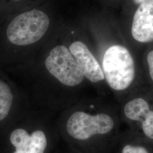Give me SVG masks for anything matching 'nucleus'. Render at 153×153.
<instances>
[{
    "label": "nucleus",
    "instance_id": "nucleus-8",
    "mask_svg": "<svg viewBox=\"0 0 153 153\" xmlns=\"http://www.w3.org/2000/svg\"><path fill=\"white\" fill-rule=\"evenodd\" d=\"M78 65L89 81L98 83L105 79L104 72L86 45L80 41L72 43L69 47Z\"/></svg>",
    "mask_w": 153,
    "mask_h": 153
},
{
    "label": "nucleus",
    "instance_id": "nucleus-6",
    "mask_svg": "<svg viewBox=\"0 0 153 153\" xmlns=\"http://www.w3.org/2000/svg\"><path fill=\"white\" fill-rule=\"evenodd\" d=\"M120 117L129 129L135 131L138 128L144 137L153 141V110L145 99L137 97L127 100Z\"/></svg>",
    "mask_w": 153,
    "mask_h": 153
},
{
    "label": "nucleus",
    "instance_id": "nucleus-9",
    "mask_svg": "<svg viewBox=\"0 0 153 153\" xmlns=\"http://www.w3.org/2000/svg\"><path fill=\"white\" fill-rule=\"evenodd\" d=\"M131 35L141 43L153 41V0H147L140 4L134 15Z\"/></svg>",
    "mask_w": 153,
    "mask_h": 153
},
{
    "label": "nucleus",
    "instance_id": "nucleus-12",
    "mask_svg": "<svg viewBox=\"0 0 153 153\" xmlns=\"http://www.w3.org/2000/svg\"><path fill=\"white\" fill-rule=\"evenodd\" d=\"M59 149V148H58ZM57 149V150L56 151V152L55 153H76V152H74V151L71 150V149H70L68 147H67L66 146L64 150H59V149Z\"/></svg>",
    "mask_w": 153,
    "mask_h": 153
},
{
    "label": "nucleus",
    "instance_id": "nucleus-14",
    "mask_svg": "<svg viewBox=\"0 0 153 153\" xmlns=\"http://www.w3.org/2000/svg\"><path fill=\"white\" fill-rule=\"evenodd\" d=\"M146 1H147V0H133L135 4H141L143 2Z\"/></svg>",
    "mask_w": 153,
    "mask_h": 153
},
{
    "label": "nucleus",
    "instance_id": "nucleus-2",
    "mask_svg": "<svg viewBox=\"0 0 153 153\" xmlns=\"http://www.w3.org/2000/svg\"><path fill=\"white\" fill-rule=\"evenodd\" d=\"M31 104L0 128V153H55L61 140L57 118Z\"/></svg>",
    "mask_w": 153,
    "mask_h": 153
},
{
    "label": "nucleus",
    "instance_id": "nucleus-5",
    "mask_svg": "<svg viewBox=\"0 0 153 153\" xmlns=\"http://www.w3.org/2000/svg\"><path fill=\"white\" fill-rule=\"evenodd\" d=\"M44 65L49 74L64 88H76L83 81L82 71L69 47L64 45H57L51 50Z\"/></svg>",
    "mask_w": 153,
    "mask_h": 153
},
{
    "label": "nucleus",
    "instance_id": "nucleus-10",
    "mask_svg": "<svg viewBox=\"0 0 153 153\" xmlns=\"http://www.w3.org/2000/svg\"><path fill=\"white\" fill-rule=\"evenodd\" d=\"M137 140V133L128 129L121 131L112 153H151Z\"/></svg>",
    "mask_w": 153,
    "mask_h": 153
},
{
    "label": "nucleus",
    "instance_id": "nucleus-3",
    "mask_svg": "<svg viewBox=\"0 0 153 153\" xmlns=\"http://www.w3.org/2000/svg\"><path fill=\"white\" fill-rule=\"evenodd\" d=\"M50 25L48 14L33 6L19 11L11 17L6 27V42L13 48H31L46 34Z\"/></svg>",
    "mask_w": 153,
    "mask_h": 153
},
{
    "label": "nucleus",
    "instance_id": "nucleus-13",
    "mask_svg": "<svg viewBox=\"0 0 153 153\" xmlns=\"http://www.w3.org/2000/svg\"><path fill=\"white\" fill-rule=\"evenodd\" d=\"M6 2H10V4H21L22 2H26L27 0H5Z\"/></svg>",
    "mask_w": 153,
    "mask_h": 153
},
{
    "label": "nucleus",
    "instance_id": "nucleus-1",
    "mask_svg": "<svg viewBox=\"0 0 153 153\" xmlns=\"http://www.w3.org/2000/svg\"><path fill=\"white\" fill-rule=\"evenodd\" d=\"M61 140L76 153H112L120 134V114L110 110L73 107L57 117Z\"/></svg>",
    "mask_w": 153,
    "mask_h": 153
},
{
    "label": "nucleus",
    "instance_id": "nucleus-7",
    "mask_svg": "<svg viewBox=\"0 0 153 153\" xmlns=\"http://www.w3.org/2000/svg\"><path fill=\"white\" fill-rule=\"evenodd\" d=\"M31 104L26 95L0 75V128Z\"/></svg>",
    "mask_w": 153,
    "mask_h": 153
},
{
    "label": "nucleus",
    "instance_id": "nucleus-11",
    "mask_svg": "<svg viewBox=\"0 0 153 153\" xmlns=\"http://www.w3.org/2000/svg\"><path fill=\"white\" fill-rule=\"evenodd\" d=\"M150 76L153 81V50L148 53L147 57Z\"/></svg>",
    "mask_w": 153,
    "mask_h": 153
},
{
    "label": "nucleus",
    "instance_id": "nucleus-4",
    "mask_svg": "<svg viewBox=\"0 0 153 153\" xmlns=\"http://www.w3.org/2000/svg\"><path fill=\"white\" fill-rule=\"evenodd\" d=\"M103 69L106 82L115 91H125L134 81V61L129 51L120 45H114L107 49L103 59Z\"/></svg>",
    "mask_w": 153,
    "mask_h": 153
}]
</instances>
